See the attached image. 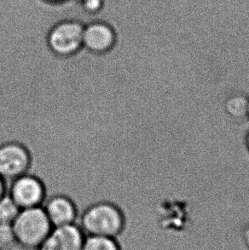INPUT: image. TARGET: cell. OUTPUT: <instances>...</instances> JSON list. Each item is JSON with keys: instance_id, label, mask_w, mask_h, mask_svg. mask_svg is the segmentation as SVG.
Masks as SVG:
<instances>
[{"instance_id": "1", "label": "cell", "mask_w": 249, "mask_h": 250, "mask_svg": "<svg viewBox=\"0 0 249 250\" xmlns=\"http://www.w3.org/2000/svg\"><path fill=\"white\" fill-rule=\"evenodd\" d=\"M77 224L85 236L118 238L126 229L127 219L117 204L99 201L81 211Z\"/></svg>"}, {"instance_id": "2", "label": "cell", "mask_w": 249, "mask_h": 250, "mask_svg": "<svg viewBox=\"0 0 249 250\" xmlns=\"http://www.w3.org/2000/svg\"><path fill=\"white\" fill-rule=\"evenodd\" d=\"M16 243L27 250H36L53 227L42 206L21 209L12 223Z\"/></svg>"}, {"instance_id": "3", "label": "cell", "mask_w": 249, "mask_h": 250, "mask_svg": "<svg viewBox=\"0 0 249 250\" xmlns=\"http://www.w3.org/2000/svg\"><path fill=\"white\" fill-rule=\"evenodd\" d=\"M33 170L34 159L27 146L17 141L0 145V178L7 185Z\"/></svg>"}, {"instance_id": "4", "label": "cell", "mask_w": 249, "mask_h": 250, "mask_svg": "<svg viewBox=\"0 0 249 250\" xmlns=\"http://www.w3.org/2000/svg\"><path fill=\"white\" fill-rule=\"evenodd\" d=\"M84 27L76 21H63L56 24L48 34L47 43L51 51L62 58L77 54L83 49Z\"/></svg>"}, {"instance_id": "5", "label": "cell", "mask_w": 249, "mask_h": 250, "mask_svg": "<svg viewBox=\"0 0 249 250\" xmlns=\"http://www.w3.org/2000/svg\"><path fill=\"white\" fill-rule=\"evenodd\" d=\"M7 193L21 209L41 207L47 198V189L44 182L30 172L9 183Z\"/></svg>"}, {"instance_id": "6", "label": "cell", "mask_w": 249, "mask_h": 250, "mask_svg": "<svg viewBox=\"0 0 249 250\" xmlns=\"http://www.w3.org/2000/svg\"><path fill=\"white\" fill-rule=\"evenodd\" d=\"M42 208L53 228L77 224L81 213L74 200L63 194L47 196Z\"/></svg>"}, {"instance_id": "7", "label": "cell", "mask_w": 249, "mask_h": 250, "mask_svg": "<svg viewBox=\"0 0 249 250\" xmlns=\"http://www.w3.org/2000/svg\"><path fill=\"white\" fill-rule=\"evenodd\" d=\"M84 237L78 224L55 227L36 250H82Z\"/></svg>"}, {"instance_id": "8", "label": "cell", "mask_w": 249, "mask_h": 250, "mask_svg": "<svg viewBox=\"0 0 249 250\" xmlns=\"http://www.w3.org/2000/svg\"><path fill=\"white\" fill-rule=\"evenodd\" d=\"M116 35L108 24L93 21L84 27L83 48L94 54H104L115 46Z\"/></svg>"}, {"instance_id": "9", "label": "cell", "mask_w": 249, "mask_h": 250, "mask_svg": "<svg viewBox=\"0 0 249 250\" xmlns=\"http://www.w3.org/2000/svg\"><path fill=\"white\" fill-rule=\"evenodd\" d=\"M249 92L246 91H231L223 102V109L227 116L234 121L248 120Z\"/></svg>"}, {"instance_id": "10", "label": "cell", "mask_w": 249, "mask_h": 250, "mask_svg": "<svg viewBox=\"0 0 249 250\" xmlns=\"http://www.w3.org/2000/svg\"><path fill=\"white\" fill-rule=\"evenodd\" d=\"M82 250H123V249L116 237L85 236Z\"/></svg>"}, {"instance_id": "11", "label": "cell", "mask_w": 249, "mask_h": 250, "mask_svg": "<svg viewBox=\"0 0 249 250\" xmlns=\"http://www.w3.org/2000/svg\"><path fill=\"white\" fill-rule=\"evenodd\" d=\"M20 211L19 206L8 193L0 198V223H13Z\"/></svg>"}, {"instance_id": "12", "label": "cell", "mask_w": 249, "mask_h": 250, "mask_svg": "<svg viewBox=\"0 0 249 250\" xmlns=\"http://www.w3.org/2000/svg\"><path fill=\"white\" fill-rule=\"evenodd\" d=\"M14 244L17 243L12 224L0 223V250H6Z\"/></svg>"}, {"instance_id": "13", "label": "cell", "mask_w": 249, "mask_h": 250, "mask_svg": "<svg viewBox=\"0 0 249 250\" xmlns=\"http://www.w3.org/2000/svg\"><path fill=\"white\" fill-rule=\"evenodd\" d=\"M243 238L244 243L246 244V247L249 250V223L243 230Z\"/></svg>"}, {"instance_id": "14", "label": "cell", "mask_w": 249, "mask_h": 250, "mask_svg": "<svg viewBox=\"0 0 249 250\" xmlns=\"http://www.w3.org/2000/svg\"><path fill=\"white\" fill-rule=\"evenodd\" d=\"M7 192V184L2 178H0V198Z\"/></svg>"}, {"instance_id": "15", "label": "cell", "mask_w": 249, "mask_h": 250, "mask_svg": "<svg viewBox=\"0 0 249 250\" xmlns=\"http://www.w3.org/2000/svg\"><path fill=\"white\" fill-rule=\"evenodd\" d=\"M246 146L247 147H248V149H249V132H248V133H247L246 135Z\"/></svg>"}, {"instance_id": "16", "label": "cell", "mask_w": 249, "mask_h": 250, "mask_svg": "<svg viewBox=\"0 0 249 250\" xmlns=\"http://www.w3.org/2000/svg\"><path fill=\"white\" fill-rule=\"evenodd\" d=\"M49 1H52V2H62V1H64V0H49Z\"/></svg>"}, {"instance_id": "17", "label": "cell", "mask_w": 249, "mask_h": 250, "mask_svg": "<svg viewBox=\"0 0 249 250\" xmlns=\"http://www.w3.org/2000/svg\"><path fill=\"white\" fill-rule=\"evenodd\" d=\"M248 120L249 121V109H248Z\"/></svg>"}, {"instance_id": "18", "label": "cell", "mask_w": 249, "mask_h": 250, "mask_svg": "<svg viewBox=\"0 0 249 250\" xmlns=\"http://www.w3.org/2000/svg\"><path fill=\"white\" fill-rule=\"evenodd\" d=\"M75 1H78V2H82V1H84V0H75Z\"/></svg>"}, {"instance_id": "19", "label": "cell", "mask_w": 249, "mask_h": 250, "mask_svg": "<svg viewBox=\"0 0 249 250\" xmlns=\"http://www.w3.org/2000/svg\"></svg>"}]
</instances>
